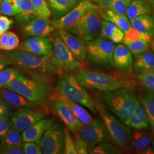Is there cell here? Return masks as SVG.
Here are the masks:
<instances>
[{"instance_id":"836d02e7","label":"cell","mask_w":154,"mask_h":154,"mask_svg":"<svg viewBox=\"0 0 154 154\" xmlns=\"http://www.w3.org/2000/svg\"><path fill=\"white\" fill-rule=\"evenodd\" d=\"M150 43L151 42L144 38L139 39L131 42H123L124 45L134 55H138L149 50Z\"/></svg>"},{"instance_id":"83f0119b","label":"cell","mask_w":154,"mask_h":154,"mask_svg":"<svg viewBox=\"0 0 154 154\" xmlns=\"http://www.w3.org/2000/svg\"><path fill=\"white\" fill-rule=\"evenodd\" d=\"M154 70V53L147 50L141 54L135 55L132 71L135 74L146 70Z\"/></svg>"},{"instance_id":"f546056e","label":"cell","mask_w":154,"mask_h":154,"mask_svg":"<svg viewBox=\"0 0 154 154\" xmlns=\"http://www.w3.org/2000/svg\"><path fill=\"white\" fill-rule=\"evenodd\" d=\"M150 12V6L144 1L132 0L127 10V16L131 21L138 17Z\"/></svg>"},{"instance_id":"5bb4252c","label":"cell","mask_w":154,"mask_h":154,"mask_svg":"<svg viewBox=\"0 0 154 154\" xmlns=\"http://www.w3.org/2000/svg\"><path fill=\"white\" fill-rule=\"evenodd\" d=\"M45 117L43 113L36 110L29 108H19L11 116V126L22 131Z\"/></svg>"},{"instance_id":"7dc6e473","label":"cell","mask_w":154,"mask_h":154,"mask_svg":"<svg viewBox=\"0 0 154 154\" xmlns=\"http://www.w3.org/2000/svg\"><path fill=\"white\" fill-rule=\"evenodd\" d=\"M13 23V20L4 16H0V34L8 32Z\"/></svg>"},{"instance_id":"1f68e13d","label":"cell","mask_w":154,"mask_h":154,"mask_svg":"<svg viewBox=\"0 0 154 154\" xmlns=\"http://www.w3.org/2000/svg\"><path fill=\"white\" fill-rule=\"evenodd\" d=\"M122 153L121 149L111 143L104 142L98 143L88 149V154H120Z\"/></svg>"},{"instance_id":"f907efd6","label":"cell","mask_w":154,"mask_h":154,"mask_svg":"<svg viewBox=\"0 0 154 154\" xmlns=\"http://www.w3.org/2000/svg\"><path fill=\"white\" fill-rule=\"evenodd\" d=\"M10 32H6L3 33L0 36V50L5 51L6 45L8 44V41L9 37Z\"/></svg>"},{"instance_id":"44dd1931","label":"cell","mask_w":154,"mask_h":154,"mask_svg":"<svg viewBox=\"0 0 154 154\" xmlns=\"http://www.w3.org/2000/svg\"><path fill=\"white\" fill-rule=\"evenodd\" d=\"M154 138V132L144 130H134L131 131L130 138V149L141 153L150 146Z\"/></svg>"},{"instance_id":"ffe728a7","label":"cell","mask_w":154,"mask_h":154,"mask_svg":"<svg viewBox=\"0 0 154 154\" xmlns=\"http://www.w3.org/2000/svg\"><path fill=\"white\" fill-rule=\"evenodd\" d=\"M0 97L14 108H29L36 110L42 105L32 102L20 94L8 89L0 90Z\"/></svg>"},{"instance_id":"bcb514c9","label":"cell","mask_w":154,"mask_h":154,"mask_svg":"<svg viewBox=\"0 0 154 154\" xmlns=\"http://www.w3.org/2000/svg\"><path fill=\"white\" fill-rule=\"evenodd\" d=\"M12 123L9 118L0 119V140L4 138L6 134L11 127Z\"/></svg>"},{"instance_id":"9a60e30c","label":"cell","mask_w":154,"mask_h":154,"mask_svg":"<svg viewBox=\"0 0 154 154\" xmlns=\"http://www.w3.org/2000/svg\"><path fill=\"white\" fill-rule=\"evenodd\" d=\"M57 34L70 50L75 58L81 62L86 60V45L83 40L72 33L64 30H58Z\"/></svg>"},{"instance_id":"91938a15","label":"cell","mask_w":154,"mask_h":154,"mask_svg":"<svg viewBox=\"0 0 154 154\" xmlns=\"http://www.w3.org/2000/svg\"><path fill=\"white\" fill-rule=\"evenodd\" d=\"M2 0H0V4H1V1H2Z\"/></svg>"},{"instance_id":"d590c367","label":"cell","mask_w":154,"mask_h":154,"mask_svg":"<svg viewBox=\"0 0 154 154\" xmlns=\"http://www.w3.org/2000/svg\"><path fill=\"white\" fill-rule=\"evenodd\" d=\"M132 0H112L104 9H109L116 13L126 15L128 7Z\"/></svg>"},{"instance_id":"ab89813d","label":"cell","mask_w":154,"mask_h":154,"mask_svg":"<svg viewBox=\"0 0 154 154\" xmlns=\"http://www.w3.org/2000/svg\"><path fill=\"white\" fill-rule=\"evenodd\" d=\"M65 146L64 153L65 154H78L74 143L73 138L70 134V131L66 128L64 129Z\"/></svg>"},{"instance_id":"e575fe53","label":"cell","mask_w":154,"mask_h":154,"mask_svg":"<svg viewBox=\"0 0 154 154\" xmlns=\"http://www.w3.org/2000/svg\"><path fill=\"white\" fill-rule=\"evenodd\" d=\"M136 75L139 82L144 88L147 90L154 91V70L139 72Z\"/></svg>"},{"instance_id":"11a10c76","label":"cell","mask_w":154,"mask_h":154,"mask_svg":"<svg viewBox=\"0 0 154 154\" xmlns=\"http://www.w3.org/2000/svg\"><path fill=\"white\" fill-rule=\"evenodd\" d=\"M149 5L150 6V8L153 11L154 13V0L149 1Z\"/></svg>"},{"instance_id":"681fc988","label":"cell","mask_w":154,"mask_h":154,"mask_svg":"<svg viewBox=\"0 0 154 154\" xmlns=\"http://www.w3.org/2000/svg\"><path fill=\"white\" fill-rule=\"evenodd\" d=\"M1 154H24V152L22 146H16L10 147L2 148Z\"/></svg>"},{"instance_id":"c3c4849f","label":"cell","mask_w":154,"mask_h":154,"mask_svg":"<svg viewBox=\"0 0 154 154\" xmlns=\"http://www.w3.org/2000/svg\"><path fill=\"white\" fill-rule=\"evenodd\" d=\"M124 37L125 33L122 32L121 29H120L119 28H117L115 32L112 34V35H111L109 41L114 44H118L123 42Z\"/></svg>"},{"instance_id":"db71d44e","label":"cell","mask_w":154,"mask_h":154,"mask_svg":"<svg viewBox=\"0 0 154 154\" xmlns=\"http://www.w3.org/2000/svg\"><path fill=\"white\" fill-rule=\"evenodd\" d=\"M140 154H154V149L152 148L151 146H149L146 149H144Z\"/></svg>"},{"instance_id":"2e32d148","label":"cell","mask_w":154,"mask_h":154,"mask_svg":"<svg viewBox=\"0 0 154 154\" xmlns=\"http://www.w3.org/2000/svg\"><path fill=\"white\" fill-rule=\"evenodd\" d=\"M55 28L49 18L36 17L31 21L24 25L22 33L27 37H47L53 33Z\"/></svg>"},{"instance_id":"d4e9b609","label":"cell","mask_w":154,"mask_h":154,"mask_svg":"<svg viewBox=\"0 0 154 154\" xmlns=\"http://www.w3.org/2000/svg\"><path fill=\"white\" fill-rule=\"evenodd\" d=\"M131 26L140 33L154 38V14L147 13L131 21Z\"/></svg>"},{"instance_id":"6125c7cd","label":"cell","mask_w":154,"mask_h":154,"mask_svg":"<svg viewBox=\"0 0 154 154\" xmlns=\"http://www.w3.org/2000/svg\"><path fill=\"white\" fill-rule=\"evenodd\" d=\"M143 1H145V0H143Z\"/></svg>"},{"instance_id":"ba28073f","label":"cell","mask_w":154,"mask_h":154,"mask_svg":"<svg viewBox=\"0 0 154 154\" xmlns=\"http://www.w3.org/2000/svg\"><path fill=\"white\" fill-rule=\"evenodd\" d=\"M49 39L54 49L50 60L58 69L60 75L64 72H75L83 69L82 62L75 58L57 34H51Z\"/></svg>"},{"instance_id":"d6986e66","label":"cell","mask_w":154,"mask_h":154,"mask_svg":"<svg viewBox=\"0 0 154 154\" xmlns=\"http://www.w3.org/2000/svg\"><path fill=\"white\" fill-rule=\"evenodd\" d=\"M53 120L45 118L37 122L22 132L23 142H32L39 144L44 134L53 125Z\"/></svg>"},{"instance_id":"f1b7e54d","label":"cell","mask_w":154,"mask_h":154,"mask_svg":"<svg viewBox=\"0 0 154 154\" xmlns=\"http://www.w3.org/2000/svg\"><path fill=\"white\" fill-rule=\"evenodd\" d=\"M138 99L149 117L150 126L154 131V91L145 90L139 93Z\"/></svg>"},{"instance_id":"3957f363","label":"cell","mask_w":154,"mask_h":154,"mask_svg":"<svg viewBox=\"0 0 154 154\" xmlns=\"http://www.w3.org/2000/svg\"><path fill=\"white\" fill-rule=\"evenodd\" d=\"M4 54L13 63L23 70L28 74L46 78L52 81L54 77L60 75L58 69L50 58L35 55L22 50H12Z\"/></svg>"},{"instance_id":"d6a6232c","label":"cell","mask_w":154,"mask_h":154,"mask_svg":"<svg viewBox=\"0 0 154 154\" xmlns=\"http://www.w3.org/2000/svg\"><path fill=\"white\" fill-rule=\"evenodd\" d=\"M22 74V72L17 67H8L1 70L0 71V88H5L6 86Z\"/></svg>"},{"instance_id":"9f6ffc18","label":"cell","mask_w":154,"mask_h":154,"mask_svg":"<svg viewBox=\"0 0 154 154\" xmlns=\"http://www.w3.org/2000/svg\"><path fill=\"white\" fill-rule=\"evenodd\" d=\"M150 47H151V49H152L153 53H154V38L152 39V41L150 43Z\"/></svg>"},{"instance_id":"484cf974","label":"cell","mask_w":154,"mask_h":154,"mask_svg":"<svg viewBox=\"0 0 154 154\" xmlns=\"http://www.w3.org/2000/svg\"><path fill=\"white\" fill-rule=\"evenodd\" d=\"M54 19L65 15L81 0H46Z\"/></svg>"},{"instance_id":"4dcf8cb0","label":"cell","mask_w":154,"mask_h":154,"mask_svg":"<svg viewBox=\"0 0 154 154\" xmlns=\"http://www.w3.org/2000/svg\"><path fill=\"white\" fill-rule=\"evenodd\" d=\"M23 143L22 134L16 129L11 127L2 139V148L10 147L16 146H22Z\"/></svg>"},{"instance_id":"b9f144b4","label":"cell","mask_w":154,"mask_h":154,"mask_svg":"<svg viewBox=\"0 0 154 154\" xmlns=\"http://www.w3.org/2000/svg\"><path fill=\"white\" fill-rule=\"evenodd\" d=\"M23 149L24 154H42V149L39 144L29 142H25L23 144Z\"/></svg>"},{"instance_id":"e0dca14e","label":"cell","mask_w":154,"mask_h":154,"mask_svg":"<svg viewBox=\"0 0 154 154\" xmlns=\"http://www.w3.org/2000/svg\"><path fill=\"white\" fill-rule=\"evenodd\" d=\"M53 99L54 108L56 114L60 117L67 128L73 134L78 132L82 124L77 120L75 116L70 109L62 101L58 99L53 94L51 95Z\"/></svg>"},{"instance_id":"ac0fdd59","label":"cell","mask_w":154,"mask_h":154,"mask_svg":"<svg viewBox=\"0 0 154 154\" xmlns=\"http://www.w3.org/2000/svg\"><path fill=\"white\" fill-rule=\"evenodd\" d=\"M134 59L131 51L123 45L115 47L112 56V66L118 72L130 73L132 70Z\"/></svg>"},{"instance_id":"ee69618b","label":"cell","mask_w":154,"mask_h":154,"mask_svg":"<svg viewBox=\"0 0 154 154\" xmlns=\"http://www.w3.org/2000/svg\"><path fill=\"white\" fill-rule=\"evenodd\" d=\"M13 116L11 106L1 98H0V119L9 118Z\"/></svg>"},{"instance_id":"52a82bcc","label":"cell","mask_w":154,"mask_h":154,"mask_svg":"<svg viewBox=\"0 0 154 154\" xmlns=\"http://www.w3.org/2000/svg\"><path fill=\"white\" fill-rule=\"evenodd\" d=\"M101 119L104 122L111 139L120 149H130V138L131 131L130 127L118 120L105 107L100 104L95 105Z\"/></svg>"},{"instance_id":"5b68a950","label":"cell","mask_w":154,"mask_h":154,"mask_svg":"<svg viewBox=\"0 0 154 154\" xmlns=\"http://www.w3.org/2000/svg\"><path fill=\"white\" fill-rule=\"evenodd\" d=\"M55 92L87 107L94 114H97L95 104L74 74L70 72L62 74L57 83Z\"/></svg>"},{"instance_id":"f35d334b","label":"cell","mask_w":154,"mask_h":154,"mask_svg":"<svg viewBox=\"0 0 154 154\" xmlns=\"http://www.w3.org/2000/svg\"><path fill=\"white\" fill-rule=\"evenodd\" d=\"M117 28L118 27L112 22L107 21L105 20L102 21L100 32V37L110 40L111 35H112V34L115 32Z\"/></svg>"},{"instance_id":"6da1fadb","label":"cell","mask_w":154,"mask_h":154,"mask_svg":"<svg viewBox=\"0 0 154 154\" xmlns=\"http://www.w3.org/2000/svg\"><path fill=\"white\" fill-rule=\"evenodd\" d=\"M128 73L123 72H107L81 69L74 72V75L85 88L108 91L120 88L134 90L138 82Z\"/></svg>"},{"instance_id":"9c48e42d","label":"cell","mask_w":154,"mask_h":154,"mask_svg":"<svg viewBox=\"0 0 154 154\" xmlns=\"http://www.w3.org/2000/svg\"><path fill=\"white\" fill-rule=\"evenodd\" d=\"M97 8L96 5L87 11L69 32L87 42L96 38L100 35L102 21Z\"/></svg>"},{"instance_id":"4316f807","label":"cell","mask_w":154,"mask_h":154,"mask_svg":"<svg viewBox=\"0 0 154 154\" xmlns=\"http://www.w3.org/2000/svg\"><path fill=\"white\" fill-rule=\"evenodd\" d=\"M20 13L16 16L17 22L25 25L35 18L37 15L30 0H14Z\"/></svg>"},{"instance_id":"4fadbf2b","label":"cell","mask_w":154,"mask_h":154,"mask_svg":"<svg viewBox=\"0 0 154 154\" xmlns=\"http://www.w3.org/2000/svg\"><path fill=\"white\" fill-rule=\"evenodd\" d=\"M19 49L25 52L50 58L54 51L53 45L46 37L32 36L26 39Z\"/></svg>"},{"instance_id":"f6af8a7d","label":"cell","mask_w":154,"mask_h":154,"mask_svg":"<svg viewBox=\"0 0 154 154\" xmlns=\"http://www.w3.org/2000/svg\"><path fill=\"white\" fill-rule=\"evenodd\" d=\"M20 39L16 34L12 32H10L9 37L8 41V44L6 45L5 51H10L14 50L19 46Z\"/></svg>"},{"instance_id":"7402d4cb","label":"cell","mask_w":154,"mask_h":154,"mask_svg":"<svg viewBox=\"0 0 154 154\" xmlns=\"http://www.w3.org/2000/svg\"><path fill=\"white\" fill-rule=\"evenodd\" d=\"M125 125L134 130H146L151 126L149 117L140 102L135 108Z\"/></svg>"},{"instance_id":"cb8c5ba5","label":"cell","mask_w":154,"mask_h":154,"mask_svg":"<svg viewBox=\"0 0 154 154\" xmlns=\"http://www.w3.org/2000/svg\"><path fill=\"white\" fill-rule=\"evenodd\" d=\"M98 11L102 18L105 21L114 23L124 33L131 28L130 21L126 15H122L107 9L98 6Z\"/></svg>"},{"instance_id":"8d00e7d4","label":"cell","mask_w":154,"mask_h":154,"mask_svg":"<svg viewBox=\"0 0 154 154\" xmlns=\"http://www.w3.org/2000/svg\"><path fill=\"white\" fill-rule=\"evenodd\" d=\"M33 4L37 17L49 18L51 12L46 0H30Z\"/></svg>"},{"instance_id":"7a4b0ae2","label":"cell","mask_w":154,"mask_h":154,"mask_svg":"<svg viewBox=\"0 0 154 154\" xmlns=\"http://www.w3.org/2000/svg\"><path fill=\"white\" fill-rule=\"evenodd\" d=\"M22 74L5 88L20 94L30 101L44 105L53 93L51 81L46 78Z\"/></svg>"},{"instance_id":"603a6c76","label":"cell","mask_w":154,"mask_h":154,"mask_svg":"<svg viewBox=\"0 0 154 154\" xmlns=\"http://www.w3.org/2000/svg\"><path fill=\"white\" fill-rule=\"evenodd\" d=\"M53 94L70 108L74 116H75L77 120L82 125L88 124L93 121V116H91V114L87 110L83 108L82 106H81V105L72 101L65 97L64 96L57 93L54 91H53Z\"/></svg>"},{"instance_id":"277c9868","label":"cell","mask_w":154,"mask_h":154,"mask_svg":"<svg viewBox=\"0 0 154 154\" xmlns=\"http://www.w3.org/2000/svg\"><path fill=\"white\" fill-rule=\"evenodd\" d=\"M102 98L108 110L125 125L140 103L134 90L130 88L105 91Z\"/></svg>"},{"instance_id":"f5cc1de1","label":"cell","mask_w":154,"mask_h":154,"mask_svg":"<svg viewBox=\"0 0 154 154\" xmlns=\"http://www.w3.org/2000/svg\"><path fill=\"white\" fill-rule=\"evenodd\" d=\"M94 2L98 4L100 7L104 8L112 0H92Z\"/></svg>"},{"instance_id":"7c38bea8","label":"cell","mask_w":154,"mask_h":154,"mask_svg":"<svg viewBox=\"0 0 154 154\" xmlns=\"http://www.w3.org/2000/svg\"><path fill=\"white\" fill-rule=\"evenodd\" d=\"M95 6L90 0H81L65 15L51 21V24L55 29L69 31L82 16Z\"/></svg>"},{"instance_id":"680465c9","label":"cell","mask_w":154,"mask_h":154,"mask_svg":"<svg viewBox=\"0 0 154 154\" xmlns=\"http://www.w3.org/2000/svg\"><path fill=\"white\" fill-rule=\"evenodd\" d=\"M1 150H2V144H1V143H0V154H1Z\"/></svg>"},{"instance_id":"8992f818","label":"cell","mask_w":154,"mask_h":154,"mask_svg":"<svg viewBox=\"0 0 154 154\" xmlns=\"http://www.w3.org/2000/svg\"><path fill=\"white\" fill-rule=\"evenodd\" d=\"M115 46L109 40L96 38L86 44V60L88 66L98 69H110L112 66Z\"/></svg>"},{"instance_id":"6f0895ef","label":"cell","mask_w":154,"mask_h":154,"mask_svg":"<svg viewBox=\"0 0 154 154\" xmlns=\"http://www.w3.org/2000/svg\"><path fill=\"white\" fill-rule=\"evenodd\" d=\"M151 147H152V148L154 149V138L153 140H152V142H151Z\"/></svg>"},{"instance_id":"60d3db41","label":"cell","mask_w":154,"mask_h":154,"mask_svg":"<svg viewBox=\"0 0 154 154\" xmlns=\"http://www.w3.org/2000/svg\"><path fill=\"white\" fill-rule=\"evenodd\" d=\"M73 140L77 150V154H88V146L78 132L74 134Z\"/></svg>"},{"instance_id":"8fae6325","label":"cell","mask_w":154,"mask_h":154,"mask_svg":"<svg viewBox=\"0 0 154 154\" xmlns=\"http://www.w3.org/2000/svg\"><path fill=\"white\" fill-rule=\"evenodd\" d=\"M77 132L87 143L88 149L98 143L111 140L105 123L101 119H94L89 123L82 125Z\"/></svg>"},{"instance_id":"94428289","label":"cell","mask_w":154,"mask_h":154,"mask_svg":"<svg viewBox=\"0 0 154 154\" xmlns=\"http://www.w3.org/2000/svg\"><path fill=\"white\" fill-rule=\"evenodd\" d=\"M1 34H0V36H1Z\"/></svg>"},{"instance_id":"7bdbcfd3","label":"cell","mask_w":154,"mask_h":154,"mask_svg":"<svg viewBox=\"0 0 154 154\" xmlns=\"http://www.w3.org/2000/svg\"><path fill=\"white\" fill-rule=\"evenodd\" d=\"M140 38H143L142 34L138 32L137 30L135 29L134 28H131L125 33V37L123 42H131L136 41Z\"/></svg>"},{"instance_id":"816d5d0a","label":"cell","mask_w":154,"mask_h":154,"mask_svg":"<svg viewBox=\"0 0 154 154\" xmlns=\"http://www.w3.org/2000/svg\"><path fill=\"white\" fill-rule=\"evenodd\" d=\"M10 63L9 60L5 55H0V71L5 68Z\"/></svg>"},{"instance_id":"74e56055","label":"cell","mask_w":154,"mask_h":154,"mask_svg":"<svg viewBox=\"0 0 154 154\" xmlns=\"http://www.w3.org/2000/svg\"><path fill=\"white\" fill-rule=\"evenodd\" d=\"M20 13L14 0H2L0 4V13L8 16H14Z\"/></svg>"},{"instance_id":"30bf717a","label":"cell","mask_w":154,"mask_h":154,"mask_svg":"<svg viewBox=\"0 0 154 154\" xmlns=\"http://www.w3.org/2000/svg\"><path fill=\"white\" fill-rule=\"evenodd\" d=\"M64 128L61 123L53 125L45 131L40 141L42 154L64 153Z\"/></svg>"}]
</instances>
